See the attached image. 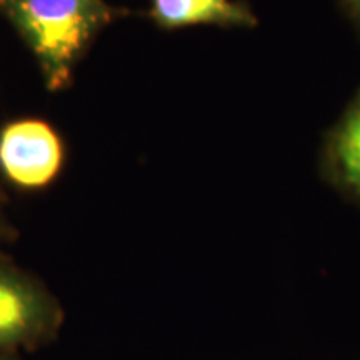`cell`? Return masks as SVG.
<instances>
[{
  "instance_id": "cell-1",
  "label": "cell",
  "mask_w": 360,
  "mask_h": 360,
  "mask_svg": "<svg viewBox=\"0 0 360 360\" xmlns=\"http://www.w3.org/2000/svg\"><path fill=\"white\" fill-rule=\"evenodd\" d=\"M0 11L29 45L51 90L69 82L80 53L112 19L105 0H0Z\"/></svg>"
},
{
  "instance_id": "cell-2",
  "label": "cell",
  "mask_w": 360,
  "mask_h": 360,
  "mask_svg": "<svg viewBox=\"0 0 360 360\" xmlns=\"http://www.w3.org/2000/svg\"><path fill=\"white\" fill-rule=\"evenodd\" d=\"M64 312L39 281L0 262V354L47 344L60 330Z\"/></svg>"
},
{
  "instance_id": "cell-3",
  "label": "cell",
  "mask_w": 360,
  "mask_h": 360,
  "mask_svg": "<svg viewBox=\"0 0 360 360\" xmlns=\"http://www.w3.org/2000/svg\"><path fill=\"white\" fill-rule=\"evenodd\" d=\"M62 160V141L42 120H17L0 132V170L15 186L45 187L56 179Z\"/></svg>"
},
{
  "instance_id": "cell-4",
  "label": "cell",
  "mask_w": 360,
  "mask_h": 360,
  "mask_svg": "<svg viewBox=\"0 0 360 360\" xmlns=\"http://www.w3.org/2000/svg\"><path fill=\"white\" fill-rule=\"evenodd\" d=\"M150 17L162 29L193 25L254 27L257 17L236 0H150Z\"/></svg>"
},
{
  "instance_id": "cell-5",
  "label": "cell",
  "mask_w": 360,
  "mask_h": 360,
  "mask_svg": "<svg viewBox=\"0 0 360 360\" xmlns=\"http://www.w3.org/2000/svg\"><path fill=\"white\" fill-rule=\"evenodd\" d=\"M335 159L345 182L360 192V101L337 134Z\"/></svg>"
},
{
  "instance_id": "cell-6",
  "label": "cell",
  "mask_w": 360,
  "mask_h": 360,
  "mask_svg": "<svg viewBox=\"0 0 360 360\" xmlns=\"http://www.w3.org/2000/svg\"><path fill=\"white\" fill-rule=\"evenodd\" d=\"M345 2H347L350 11H352L355 15H357L360 19V0H345Z\"/></svg>"
},
{
  "instance_id": "cell-7",
  "label": "cell",
  "mask_w": 360,
  "mask_h": 360,
  "mask_svg": "<svg viewBox=\"0 0 360 360\" xmlns=\"http://www.w3.org/2000/svg\"><path fill=\"white\" fill-rule=\"evenodd\" d=\"M0 360H20L17 354H0Z\"/></svg>"
}]
</instances>
